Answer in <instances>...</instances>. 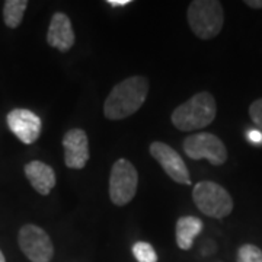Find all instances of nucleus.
Listing matches in <instances>:
<instances>
[{
	"label": "nucleus",
	"instance_id": "1",
	"mask_svg": "<svg viewBox=\"0 0 262 262\" xmlns=\"http://www.w3.org/2000/svg\"><path fill=\"white\" fill-rule=\"evenodd\" d=\"M147 94V79L143 76H130L111 89L103 103V115L113 121L128 118L143 106Z\"/></svg>",
	"mask_w": 262,
	"mask_h": 262
},
{
	"label": "nucleus",
	"instance_id": "2",
	"mask_svg": "<svg viewBox=\"0 0 262 262\" xmlns=\"http://www.w3.org/2000/svg\"><path fill=\"white\" fill-rule=\"evenodd\" d=\"M217 103L210 92H198L187 102L181 103L170 115L175 128L181 131H195L206 128L214 121Z\"/></svg>",
	"mask_w": 262,
	"mask_h": 262
},
{
	"label": "nucleus",
	"instance_id": "3",
	"mask_svg": "<svg viewBox=\"0 0 262 262\" xmlns=\"http://www.w3.org/2000/svg\"><path fill=\"white\" fill-rule=\"evenodd\" d=\"M188 25L201 39L215 38L225 24V10L217 0H194L188 6Z\"/></svg>",
	"mask_w": 262,
	"mask_h": 262
},
{
	"label": "nucleus",
	"instance_id": "4",
	"mask_svg": "<svg viewBox=\"0 0 262 262\" xmlns=\"http://www.w3.org/2000/svg\"><path fill=\"white\" fill-rule=\"evenodd\" d=\"M192 200L204 215L225 219L233 211V198L229 191L213 181H201L192 188Z\"/></svg>",
	"mask_w": 262,
	"mask_h": 262
},
{
	"label": "nucleus",
	"instance_id": "5",
	"mask_svg": "<svg viewBox=\"0 0 262 262\" xmlns=\"http://www.w3.org/2000/svg\"><path fill=\"white\" fill-rule=\"evenodd\" d=\"M139 173L130 160L118 159L110 175V198L118 207L127 206L137 192Z\"/></svg>",
	"mask_w": 262,
	"mask_h": 262
},
{
	"label": "nucleus",
	"instance_id": "6",
	"mask_svg": "<svg viewBox=\"0 0 262 262\" xmlns=\"http://www.w3.org/2000/svg\"><path fill=\"white\" fill-rule=\"evenodd\" d=\"M184 151L192 160H208L213 166H222L227 160L225 143L213 133H196L184 140Z\"/></svg>",
	"mask_w": 262,
	"mask_h": 262
},
{
	"label": "nucleus",
	"instance_id": "7",
	"mask_svg": "<svg viewBox=\"0 0 262 262\" xmlns=\"http://www.w3.org/2000/svg\"><path fill=\"white\" fill-rule=\"evenodd\" d=\"M22 253L31 262H50L54 256V246L48 233L37 225H25L18 233Z\"/></svg>",
	"mask_w": 262,
	"mask_h": 262
},
{
	"label": "nucleus",
	"instance_id": "8",
	"mask_svg": "<svg viewBox=\"0 0 262 262\" xmlns=\"http://www.w3.org/2000/svg\"><path fill=\"white\" fill-rule=\"evenodd\" d=\"M150 155L159 163L165 173L181 185H191V175L184 159L177 150L163 141H153L150 144Z\"/></svg>",
	"mask_w": 262,
	"mask_h": 262
},
{
	"label": "nucleus",
	"instance_id": "9",
	"mask_svg": "<svg viewBox=\"0 0 262 262\" xmlns=\"http://www.w3.org/2000/svg\"><path fill=\"white\" fill-rule=\"evenodd\" d=\"M6 121L12 134L24 144H32L39 139L42 121L34 111L25 108H15L8 114Z\"/></svg>",
	"mask_w": 262,
	"mask_h": 262
},
{
	"label": "nucleus",
	"instance_id": "10",
	"mask_svg": "<svg viewBox=\"0 0 262 262\" xmlns=\"http://www.w3.org/2000/svg\"><path fill=\"white\" fill-rule=\"evenodd\" d=\"M64 163L69 169H83L91 158L88 134L82 128H72L63 137Z\"/></svg>",
	"mask_w": 262,
	"mask_h": 262
},
{
	"label": "nucleus",
	"instance_id": "11",
	"mask_svg": "<svg viewBox=\"0 0 262 262\" xmlns=\"http://www.w3.org/2000/svg\"><path fill=\"white\" fill-rule=\"evenodd\" d=\"M75 41L76 35L70 18L63 12L54 13L51 20H50V25H48V46L57 48L61 53H66L75 46Z\"/></svg>",
	"mask_w": 262,
	"mask_h": 262
},
{
	"label": "nucleus",
	"instance_id": "12",
	"mask_svg": "<svg viewBox=\"0 0 262 262\" xmlns=\"http://www.w3.org/2000/svg\"><path fill=\"white\" fill-rule=\"evenodd\" d=\"M25 177L32 188L41 195H48L56 187V172L41 160H31L24 168Z\"/></svg>",
	"mask_w": 262,
	"mask_h": 262
},
{
	"label": "nucleus",
	"instance_id": "13",
	"mask_svg": "<svg viewBox=\"0 0 262 262\" xmlns=\"http://www.w3.org/2000/svg\"><path fill=\"white\" fill-rule=\"evenodd\" d=\"M204 223L201 219L195 215H184L179 217L175 227V236H177V245L182 251H189L194 245V241L198 234L201 233Z\"/></svg>",
	"mask_w": 262,
	"mask_h": 262
},
{
	"label": "nucleus",
	"instance_id": "14",
	"mask_svg": "<svg viewBox=\"0 0 262 262\" xmlns=\"http://www.w3.org/2000/svg\"><path fill=\"white\" fill-rule=\"evenodd\" d=\"M28 8L27 0H6L3 5V22L10 29L18 28L24 20L25 10Z\"/></svg>",
	"mask_w": 262,
	"mask_h": 262
},
{
	"label": "nucleus",
	"instance_id": "15",
	"mask_svg": "<svg viewBox=\"0 0 262 262\" xmlns=\"http://www.w3.org/2000/svg\"><path fill=\"white\" fill-rule=\"evenodd\" d=\"M131 251L137 262H158V253L149 242L139 241L133 245Z\"/></svg>",
	"mask_w": 262,
	"mask_h": 262
},
{
	"label": "nucleus",
	"instance_id": "16",
	"mask_svg": "<svg viewBox=\"0 0 262 262\" xmlns=\"http://www.w3.org/2000/svg\"><path fill=\"white\" fill-rule=\"evenodd\" d=\"M237 262H262V251L252 244H245L237 249Z\"/></svg>",
	"mask_w": 262,
	"mask_h": 262
},
{
	"label": "nucleus",
	"instance_id": "17",
	"mask_svg": "<svg viewBox=\"0 0 262 262\" xmlns=\"http://www.w3.org/2000/svg\"><path fill=\"white\" fill-rule=\"evenodd\" d=\"M249 117L255 125H258L262 130V98L253 101L249 106Z\"/></svg>",
	"mask_w": 262,
	"mask_h": 262
},
{
	"label": "nucleus",
	"instance_id": "18",
	"mask_svg": "<svg viewBox=\"0 0 262 262\" xmlns=\"http://www.w3.org/2000/svg\"><path fill=\"white\" fill-rule=\"evenodd\" d=\"M248 139L252 141L253 144H261V143H262V134L259 133V131L252 130V131H249V133H248Z\"/></svg>",
	"mask_w": 262,
	"mask_h": 262
},
{
	"label": "nucleus",
	"instance_id": "19",
	"mask_svg": "<svg viewBox=\"0 0 262 262\" xmlns=\"http://www.w3.org/2000/svg\"><path fill=\"white\" fill-rule=\"evenodd\" d=\"M106 3H108V5H111L113 8H122V6L130 5L131 0H108Z\"/></svg>",
	"mask_w": 262,
	"mask_h": 262
},
{
	"label": "nucleus",
	"instance_id": "20",
	"mask_svg": "<svg viewBox=\"0 0 262 262\" xmlns=\"http://www.w3.org/2000/svg\"><path fill=\"white\" fill-rule=\"evenodd\" d=\"M245 5L251 9H262V0H245Z\"/></svg>",
	"mask_w": 262,
	"mask_h": 262
},
{
	"label": "nucleus",
	"instance_id": "21",
	"mask_svg": "<svg viewBox=\"0 0 262 262\" xmlns=\"http://www.w3.org/2000/svg\"><path fill=\"white\" fill-rule=\"evenodd\" d=\"M0 262H6V258H5V255H3L2 251H0Z\"/></svg>",
	"mask_w": 262,
	"mask_h": 262
}]
</instances>
